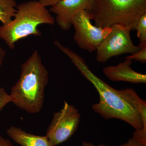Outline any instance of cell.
Masks as SVG:
<instances>
[{
    "instance_id": "6da1fadb",
    "label": "cell",
    "mask_w": 146,
    "mask_h": 146,
    "mask_svg": "<svg viewBox=\"0 0 146 146\" xmlns=\"http://www.w3.org/2000/svg\"><path fill=\"white\" fill-rule=\"evenodd\" d=\"M59 49L70 59L82 75L92 84L100 96L99 101L92 105L94 111L106 119H119L135 129L143 128L138 111L141 99L132 88L117 90L98 77L89 69L83 58L70 48L60 45Z\"/></svg>"
},
{
    "instance_id": "7a4b0ae2",
    "label": "cell",
    "mask_w": 146,
    "mask_h": 146,
    "mask_svg": "<svg viewBox=\"0 0 146 146\" xmlns=\"http://www.w3.org/2000/svg\"><path fill=\"white\" fill-rule=\"evenodd\" d=\"M21 69L20 78L9 94L11 102L30 114L39 113L44 106L48 72L37 50L22 64Z\"/></svg>"
},
{
    "instance_id": "3957f363",
    "label": "cell",
    "mask_w": 146,
    "mask_h": 146,
    "mask_svg": "<svg viewBox=\"0 0 146 146\" xmlns=\"http://www.w3.org/2000/svg\"><path fill=\"white\" fill-rule=\"evenodd\" d=\"M14 19L0 26V38L11 50L19 40L30 35L41 36L39 25L54 24L55 18L50 12L39 1H31L18 5Z\"/></svg>"
},
{
    "instance_id": "277c9868",
    "label": "cell",
    "mask_w": 146,
    "mask_h": 146,
    "mask_svg": "<svg viewBox=\"0 0 146 146\" xmlns=\"http://www.w3.org/2000/svg\"><path fill=\"white\" fill-rule=\"evenodd\" d=\"M146 13V0H94L91 11L96 26L123 25L134 30L139 18Z\"/></svg>"
},
{
    "instance_id": "5b68a950",
    "label": "cell",
    "mask_w": 146,
    "mask_h": 146,
    "mask_svg": "<svg viewBox=\"0 0 146 146\" xmlns=\"http://www.w3.org/2000/svg\"><path fill=\"white\" fill-rule=\"evenodd\" d=\"M92 20L91 12L82 10L78 12L72 21V26L75 30V41L80 48L90 52L96 50L112 30L111 27L103 28L93 25Z\"/></svg>"
},
{
    "instance_id": "8992f818",
    "label": "cell",
    "mask_w": 146,
    "mask_h": 146,
    "mask_svg": "<svg viewBox=\"0 0 146 146\" xmlns=\"http://www.w3.org/2000/svg\"><path fill=\"white\" fill-rule=\"evenodd\" d=\"M111 27L110 33L96 50V60L100 63H106L111 58L123 54H133L141 49L131 40L130 33L132 29L130 27L119 24Z\"/></svg>"
},
{
    "instance_id": "52a82bcc",
    "label": "cell",
    "mask_w": 146,
    "mask_h": 146,
    "mask_svg": "<svg viewBox=\"0 0 146 146\" xmlns=\"http://www.w3.org/2000/svg\"><path fill=\"white\" fill-rule=\"evenodd\" d=\"M80 114L74 105L64 101L63 107L53 114L46 136L52 146H56L70 138L77 129Z\"/></svg>"
},
{
    "instance_id": "ba28073f",
    "label": "cell",
    "mask_w": 146,
    "mask_h": 146,
    "mask_svg": "<svg viewBox=\"0 0 146 146\" xmlns=\"http://www.w3.org/2000/svg\"><path fill=\"white\" fill-rule=\"evenodd\" d=\"M94 0H60L50 8V12L56 15L55 19L61 29L69 30L72 26L73 17L79 11L91 12Z\"/></svg>"
},
{
    "instance_id": "9c48e42d",
    "label": "cell",
    "mask_w": 146,
    "mask_h": 146,
    "mask_svg": "<svg viewBox=\"0 0 146 146\" xmlns=\"http://www.w3.org/2000/svg\"><path fill=\"white\" fill-rule=\"evenodd\" d=\"M117 65H110L103 69L108 78L112 81L133 84L146 83V75L133 70L131 67L133 61L125 59Z\"/></svg>"
},
{
    "instance_id": "30bf717a",
    "label": "cell",
    "mask_w": 146,
    "mask_h": 146,
    "mask_svg": "<svg viewBox=\"0 0 146 146\" xmlns=\"http://www.w3.org/2000/svg\"><path fill=\"white\" fill-rule=\"evenodd\" d=\"M6 132L12 140L21 146H52L46 136L27 133L17 127L11 126Z\"/></svg>"
},
{
    "instance_id": "8fae6325",
    "label": "cell",
    "mask_w": 146,
    "mask_h": 146,
    "mask_svg": "<svg viewBox=\"0 0 146 146\" xmlns=\"http://www.w3.org/2000/svg\"><path fill=\"white\" fill-rule=\"evenodd\" d=\"M15 0H0V21L2 25L10 23L16 11Z\"/></svg>"
},
{
    "instance_id": "7c38bea8",
    "label": "cell",
    "mask_w": 146,
    "mask_h": 146,
    "mask_svg": "<svg viewBox=\"0 0 146 146\" xmlns=\"http://www.w3.org/2000/svg\"><path fill=\"white\" fill-rule=\"evenodd\" d=\"M135 29L137 31V36L140 40L138 46L141 48L146 46V13L139 18Z\"/></svg>"
},
{
    "instance_id": "4fadbf2b",
    "label": "cell",
    "mask_w": 146,
    "mask_h": 146,
    "mask_svg": "<svg viewBox=\"0 0 146 146\" xmlns=\"http://www.w3.org/2000/svg\"><path fill=\"white\" fill-rule=\"evenodd\" d=\"M125 58L131 60L133 62L138 61L143 63H146V46L141 48L138 51L131 54L129 56H127Z\"/></svg>"
},
{
    "instance_id": "5bb4252c",
    "label": "cell",
    "mask_w": 146,
    "mask_h": 146,
    "mask_svg": "<svg viewBox=\"0 0 146 146\" xmlns=\"http://www.w3.org/2000/svg\"><path fill=\"white\" fill-rule=\"evenodd\" d=\"M132 138L141 143L146 145V129H135Z\"/></svg>"
},
{
    "instance_id": "9a60e30c",
    "label": "cell",
    "mask_w": 146,
    "mask_h": 146,
    "mask_svg": "<svg viewBox=\"0 0 146 146\" xmlns=\"http://www.w3.org/2000/svg\"><path fill=\"white\" fill-rule=\"evenodd\" d=\"M11 102L9 94L3 88H0V111H1L7 105Z\"/></svg>"
},
{
    "instance_id": "2e32d148",
    "label": "cell",
    "mask_w": 146,
    "mask_h": 146,
    "mask_svg": "<svg viewBox=\"0 0 146 146\" xmlns=\"http://www.w3.org/2000/svg\"><path fill=\"white\" fill-rule=\"evenodd\" d=\"M119 146H146V145L141 143L131 138L129 139L127 143L121 144Z\"/></svg>"
},
{
    "instance_id": "e0dca14e",
    "label": "cell",
    "mask_w": 146,
    "mask_h": 146,
    "mask_svg": "<svg viewBox=\"0 0 146 146\" xmlns=\"http://www.w3.org/2000/svg\"><path fill=\"white\" fill-rule=\"evenodd\" d=\"M60 1V0H39V2L42 5L46 7L47 6H52Z\"/></svg>"
},
{
    "instance_id": "ac0fdd59",
    "label": "cell",
    "mask_w": 146,
    "mask_h": 146,
    "mask_svg": "<svg viewBox=\"0 0 146 146\" xmlns=\"http://www.w3.org/2000/svg\"><path fill=\"white\" fill-rule=\"evenodd\" d=\"M0 146H13L9 139H5L0 135Z\"/></svg>"
},
{
    "instance_id": "d6986e66",
    "label": "cell",
    "mask_w": 146,
    "mask_h": 146,
    "mask_svg": "<svg viewBox=\"0 0 146 146\" xmlns=\"http://www.w3.org/2000/svg\"><path fill=\"white\" fill-rule=\"evenodd\" d=\"M6 52L5 50L0 45V68L2 65L5 56Z\"/></svg>"
},
{
    "instance_id": "ffe728a7",
    "label": "cell",
    "mask_w": 146,
    "mask_h": 146,
    "mask_svg": "<svg viewBox=\"0 0 146 146\" xmlns=\"http://www.w3.org/2000/svg\"><path fill=\"white\" fill-rule=\"evenodd\" d=\"M82 146H108L104 144H100V145H95L94 144L91 143H90L83 141L82 143Z\"/></svg>"
}]
</instances>
